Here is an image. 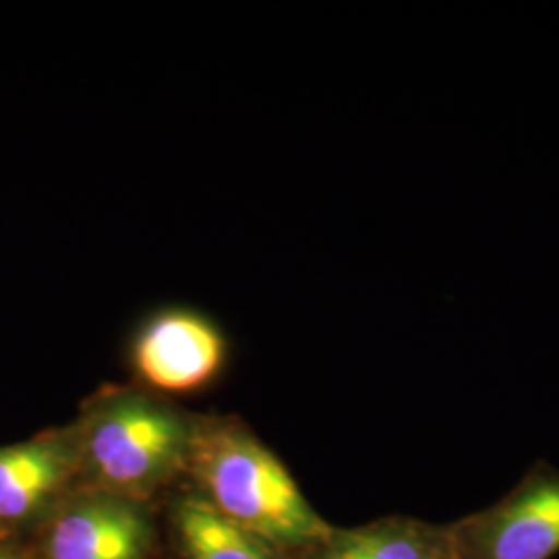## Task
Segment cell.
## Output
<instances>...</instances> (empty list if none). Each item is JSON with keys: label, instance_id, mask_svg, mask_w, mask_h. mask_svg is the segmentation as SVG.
<instances>
[{"label": "cell", "instance_id": "6da1fadb", "mask_svg": "<svg viewBox=\"0 0 559 559\" xmlns=\"http://www.w3.org/2000/svg\"><path fill=\"white\" fill-rule=\"evenodd\" d=\"M185 477L222 519L284 556L313 545L332 528L286 464L240 420L193 417Z\"/></svg>", "mask_w": 559, "mask_h": 559}, {"label": "cell", "instance_id": "7a4b0ae2", "mask_svg": "<svg viewBox=\"0 0 559 559\" xmlns=\"http://www.w3.org/2000/svg\"><path fill=\"white\" fill-rule=\"evenodd\" d=\"M81 483L150 503L185 475L193 417L141 388H106L69 425Z\"/></svg>", "mask_w": 559, "mask_h": 559}, {"label": "cell", "instance_id": "3957f363", "mask_svg": "<svg viewBox=\"0 0 559 559\" xmlns=\"http://www.w3.org/2000/svg\"><path fill=\"white\" fill-rule=\"evenodd\" d=\"M156 540L150 503L81 483L21 543L32 559H154Z\"/></svg>", "mask_w": 559, "mask_h": 559}, {"label": "cell", "instance_id": "277c9868", "mask_svg": "<svg viewBox=\"0 0 559 559\" xmlns=\"http://www.w3.org/2000/svg\"><path fill=\"white\" fill-rule=\"evenodd\" d=\"M452 559L559 556V468L537 460L500 500L448 522Z\"/></svg>", "mask_w": 559, "mask_h": 559}, {"label": "cell", "instance_id": "5b68a950", "mask_svg": "<svg viewBox=\"0 0 559 559\" xmlns=\"http://www.w3.org/2000/svg\"><path fill=\"white\" fill-rule=\"evenodd\" d=\"M129 362L141 390L156 396H191L218 380L228 362L221 325L189 307H166L141 323Z\"/></svg>", "mask_w": 559, "mask_h": 559}, {"label": "cell", "instance_id": "8992f818", "mask_svg": "<svg viewBox=\"0 0 559 559\" xmlns=\"http://www.w3.org/2000/svg\"><path fill=\"white\" fill-rule=\"evenodd\" d=\"M81 485L69 427L0 448V537L25 539Z\"/></svg>", "mask_w": 559, "mask_h": 559}, {"label": "cell", "instance_id": "52a82bcc", "mask_svg": "<svg viewBox=\"0 0 559 559\" xmlns=\"http://www.w3.org/2000/svg\"><path fill=\"white\" fill-rule=\"evenodd\" d=\"M288 559H452L448 522L392 514L359 526H334Z\"/></svg>", "mask_w": 559, "mask_h": 559}, {"label": "cell", "instance_id": "ba28073f", "mask_svg": "<svg viewBox=\"0 0 559 559\" xmlns=\"http://www.w3.org/2000/svg\"><path fill=\"white\" fill-rule=\"evenodd\" d=\"M170 531L180 559H288L270 543L222 519L193 489L170 501Z\"/></svg>", "mask_w": 559, "mask_h": 559}, {"label": "cell", "instance_id": "9c48e42d", "mask_svg": "<svg viewBox=\"0 0 559 559\" xmlns=\"http://www.w3.org/2000/svg\"><path fill=\"white\" fill-rule=\"evenodd\" d=\"M0 559H32V556L21 540L0 537Z\"/></svg>", "mask_w": 559, "mask_h": 559}]
</instances>
